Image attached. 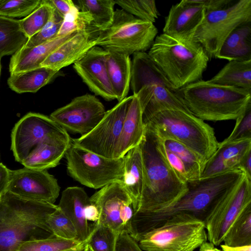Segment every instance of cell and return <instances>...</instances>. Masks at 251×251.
Segmentation results:
<instances>
[{"instance_id":"cell-40","label":"cell","mask_w":251,"mask_h":251,"mask_svg":"<svg viewBox=\"0 0 251 251\" xmlns=\"http://www.w3.org/2000/svg\"><path fill=\"white\" fill-rule=\"evenodd\" d=\"M117 236L109 228L94 224L86 244L93 251H115Z\"/></svg>"},{"instance_id":"cell-11","label":"cell","mask_w":251,"mask_h":251,"mask_svg":"<svg viewBox=\"0 0 251 251\" xmlns=\"http://www.w3.org/2000/svg\"><path fill=\"white\" fill-rule=\"evenodd\" d=\"M71 139L69 133L50 117L29 112L13 127L10 149L15 160L21 163L34 147L42 143Z\"/></svg>"},{"instance_id":"cell-47","label":"cell","mask_w":251,"mask_h":251,"mask_svg":"<svg viewBox=\"0 0 251 251\" xmlns=\"http://www.w3.org/2000/svg\"><path fill=\"white\" fill-rule=\"evenodd\" d=\"M234 0H197L204 6L206 11H213L223 8L233 2Z\"/></svg>"},{"instance_id":"cell-10","label":"cell","mask_w":251,"mask_h":251,"mask_svg":"<svg viewBox=\"0 0 251 251\" xmlns=\"http://www.w3.org/2000/svg\"><path fill=\"white\" fill-rule=\"evenodd\" d=\"M64 156L68 175L86 187L101 189L122 180L124 157L105 158L77 146L72 139Z\"/></svg>"},{"instance_id":"cell-1","label":"cell","mask_w":251,"mask_h":251,"mask_svg":"<svg viewBox=\"0 0 251 251\" xmlns=\"http://www.w3.org/2000/svg\"><path fill=\"white\" fill-rule=\"evenodd\" d=\"M245 176L240 170L187 182V190L179 198L161 208L134 213L131 228L134 237L161 226L173 216L188 214L204 222L219 201Z\"/></svg>"},{"instance_id":"cell-36","label":"cell","mask_w":251,"mask_h":251,"mask_svg":"<svg viewBox=\"0 0 251 251\" xmlns=\"http://www.w3.org/2000/svg\"><path fill=\"white\" fill-rule=\"evenodd\" d=\"M223 243L230 247L251 245V204L234 221L226 233Z\"/></svg>"},{"instance_id":"cell-9","label":"cell","mask_w":251,"mask_h":251,"mask_svg":"<svg viewBox=\"0 0 251 251\" xmlns=\"http://www.w3.org/2000/svg\"><path fill=\"white\" fill-rule=\"evenodd\" d=\"M249 22L251 0H234L223 8L206 11L191 40L203 47L210 60L216 58L222 44L235 28Z\"/></svg>"},{"instance_id":"cell-39","label":"cell","mask_w":251,"mask_h":251,"mask_svg":"<svg viewBox=\"0 0 251 251\" xmlns=\"http://www.w3.org/2000/svg\"><path fill=\"white\" fill-rule=\"evenodd\" d=\"M47 224L52 234L64 239L78 240L74 225L58 207L49 215Z\"/></svg>"},{"instance_id":"cell-44","label":"cell","mask_w":251,"mask_h":251,"mask_svg":"<svg viewBox=\"0 0 251 251\" xmlns=\"http://www.w3.org/2000/svg\"><path fill=\"white\" fill-rule=\"evenodd\" d=\"M251 139V104L236 119L235 125L229 135L221 143H226Z\"/></svg>"},{"instance_id":"cell-43","label":"cell","mask_w":251,"mask_h":251,"mask_svg":"<svg viewBox=\"0 0 251 251\" xmlns=\"http://www.w3.org/2000/svg\"><path fill=\"white\" fill-rule=\"evenodd\" d=\"M63 20V18L54 7L47 24L40 31L28 39L24 47H35L56 37Z\"/></svg>"},{"instance_id":"cell-29","label":"cell","mask_w":251,"mask_h":251,"mask_svg":"<svg viewBox=\"0 0 251 251\" xmlns=\"http://www.w3.org/2000/svg\"><path fill=\"white\" fill-rule=\"evenodd\" d=\"M59 72L48 68L40 67L10 75L7 84L11 89L18 93H35L50 82Z\"/></svg>"},{"instance_id":"cell-24","label":"cell","mask_w":251,"mask_h":251,"mask_svg":"<svg viewBox=\"0 0 251 251\" xmlns=\"http://www.w3.org/2000/svg\"><path fill=\"white\" fill-rule=\"evenodd\" d=\"M75 33L57 36L35 47H24L11 58L9 63L10 75L40 67L41 63L52 51Z\"/></svg>"},{"instance_id":"cell-2","label":"cell","mask_w":251,"mask_h":251,"mask_svg":"<svg viewBox=\"0 0 251 251\" xmlns=\"http://www.w3.org/2000/svg\"><path fill=\"white\" fill-rule=\"evenodd\" d=\"M57 208L54 203L5 193L0 199V251H17L25 242L52 235L47 220Z\"/></svg>"},{"instance_id":"cell-38","label":"cell","mask_w":251,"mask_h":251,"mask_svg":"<svg viewBox=\"0 0 251 251\" xmlns=\"http://www.w3.org/2000/svg\"><path fill=\"white\" fill-rule=\"evenodd\" d=\"M115 3L128 13L154 23L160 15L154 0H117Z\"/></svg>"},{"instance_id":"cell-32","label":"cell","mask_w":251,"mask_h":251,"mask_svg":"<svg viewBox=\"0 0 251 251\" xmlns=\"http://www.w3.org/2000/svg\"><path fill=\"white\" fill-rule=\"evenodd\" d=\"M28 39L21 28L19 20L0 16V58L16 53L25 46Z\"/></svg>"},{"instance_id":"cell-37","label":"cell","mask_w":251,"mask_h":251,"mask_svg":"<svg viewBox=\"0 0 251 251\" xmlns=\"http://www.w3.org/2000/svg\"><path fill=\"white\" fill-rule=\"evenodd\" d=\"M50 0H42L29 15L19 20L21 28L28 38L38 33L47 24L53 10Z\"/></svg>"},{"instance_id":"cell-35","label":"cell","mask_w":251,"mask_h":251,"mask_svg":"<svg viewBox=\"0 0 251 251\" xmlns=\"http://www.w3.org/2000/svg\"><path fill=\"white\" fill-rule=\"evenodd\" d=\"M85 244L78 240H70L53 234L48 237L25 242L17 251H78Z\"/></svg>"},{"instance_id":"cell-14","label":"cell","mask_w":251,"mask_h":251,"mask_svg":"<svg viewBox=\"0 0 251 251\" xmlns=\"http://www.w3.org/2000/svg\"><path fill=\"white\" fill-rule=\"evenodd\" d=\"M251 204V179L246 175L217 204L204 221L208 242L223 243L236 218Z\"/></svg>"},{"instance_id":"cell-21","label":"cell","mask_w":251,"mask_h":251,"mask_svg":"<svg viewBox=\"0 0 251 251\" xmlns=\"http://www.w3.org/2000/svg\"><path fill=\"white\" fill-rule=\"evenodd\" d=\"M89 202L90 198L83 188L72 186L63 190L57 205L74 225L78 240L85 244L94 225V224H90L85 215V208Z\"/></svg>"},{"instance_id":"cell-52","label":"cell","mask_w":251,"mask_h":251,"mask_svg":"<svg viewBox=\"0 0 251 251\" xmlns=\"http://www.w3.org/2000/svg\"><path fill=\"white\" fill-rule=\"evenodd\" d=\"M199 248V251H223L215 248L213 243L207 241L201 244Z\"/></svg>"},{"instance_id":"cell-51","label":"cell","mask_w":251,"mask_h":251,"mask_svg":"<svg viewBox=\"0 0 251 251\" xmlns=\"http://www.w3.org/2000/svg\"><path fill=\"white\" fill-rule=\"evenodd\" d=\"M223 251H251V245L237 247H230L224 244L220 245Z\"/></svg>"},{"instance_id":"cell-27","label":"cell","mask_w":251,"mask_h":251,"mask_svg":"<svg viewBox=\"0 0 251 251\" xmlns=\"http://www.w3.org/2000/svg\"><path fill=\"white\" fill-rule=\"evenodd\" d=\"M106 67L116 100L119 102L127 97L131 76L129 56L106 50Z\"/></svg>"},{"instance_id":"cell-30","label":"cell","mask_w":251,"mask_h":251,"mask_svg":"<svg viewBox=\"0 0 251 251\" xmlns=\"http://www.w3.org/2000/svg\"><path fill=\"white\" fill-rule=\"evenodd\" d=\"M209 82L251 92V60L229 61Z\"/></svg>"},{"instance_id":"cell-15","label":"cell","mask_w":251,"mask_h":251,"mask_svg":"<svg viewBox=\"0 0 251 251\" xmlns=\"http://www.w3.org/2000/svg\"><path fill=\"white\" fill-rule=\"evenodd\" d=\"M106 112L101 102L94 95L86 94L74 98L50 117L68 133L83 136L90 132Z\"/></svg>"},{"instance_id":"cell-45","label":"cell","mask_w":251,"mask_h":251,"mask_svg":"<svg viewBox=\"0 0 251 251\" xmlns=\"http://www.w3.org/2000/svg\"><path fill=\"white\" fill-rule=\"evenodd\" d=\"M115 251H144L137 242L127 232L119 233L117 237Z\"/></svg>"},{"instance_id":"cell-16","label":"cell","mask_w":251,"mask_h":251,"mask_svg":"<svg viewBox=\"0 0 251 251\" xmlns=\"http://www.w3.org/2000/svg\"><path fill=\"white\" fill-rule=\"evenodd\" d=\"M60 190L57 179L47 170L25 167L10 170L7 192L21 198L54 203Z\"/></svg>"},{"instance_id":"cell-55","label":"cell","mask_w":251,"mask_h":251,"mask_svg":"<svg viewBox=\"0 0 251 251\" xmlns=\"http://www.w3.org/2000/svg\"><path fill=\"white\" fill-rule=\"evenodd\" d=\"M78 251H84V248L81 249V250H79Z\"/></svg>"},{"instance_id":"cell-41","label":"cell","mask_w":251,"mask_h":251,"mask_svg":"<svg viewBox=\"0 0 251 251\" xmlns=\"http://www.w3.org/2000/svg\"><path fill=\"white\" fill-rule=\"evenodd\" d=\"M91 21L88 15L80 11L76 6L63 18L57 36H66L86 30L91 26Z\"/></svg>"},{"instance_id":"cell-53","label":"cell","mask_w":251,"mask_h":251,"mask_svg":"<svg viewBox=\"0 0 251 251\" xmlns=\"http://www.w3.org/2000/svg\"><path fill=\"white\" fill-rule=\"evenodd\" d=\"M84 251H93L89 245L85 244V247L84 248Z\"/></svg>"},{"instance_id":"cell-17","label":"cell","mask_w":251,"mask_h":251,"mask_svg":"<svg viewBox=\"0 0 251 251\" xmlns=\"http://www.w3.org/2000/svg\"><path fill=\"white\" fill-rule=\"evenodd\" d=\"M106 50L95 46L73 65V68L95 95L106 100L116 99L105 61Z\"/></svg>"},{"instance_id":"cell-18","label":"cell","mask_w":251,"mask_h":251,"mask_svg":"<svg viewBox=\"0 0 251 251\" xmlns=\"http://www.w3.org/2000/svg\"><path fill=\"white\" fill-rule=\"evenodd\" d=\"M205 12L204 6L197 0H182L171 7L163 33L179 40H191Z\"/></svg>"},{"instance_id":"cell-3","label":"cell","mask_w":251,"mask_h":251,"mask_svg":"<svg viewBox=\"0 0 251 251\" xmlns=\"http://www.w3.org/2000/svg\"><path fill=\"white\" fill-rule=\"evenodd\" d=\"M139 146L143 162L144 185L135 212L166 206L182 196L187 188V182L168 163L158 148L154 133L146 126L145 136Z\"/></svg>"},{"instance_id":"cell-26","label":"cell","mask_w":251,"mask_h":251,"mask_svg":"<svg viewBox=\"0 0 251 251\" xmlns=\"http://www.w3.org/2000/svg\"><path fill=\"white\" fill-rule=\"evenodd\" d=\"M71 140L42 143L34 147L21 164L25 167L36 170H47L54 168L65 156Z\"/></svg>"},{"instance_id":"cell-33","label":"cell","mask_w":251,"mask_h":251,"mask_svg":"<svg viewBox=\"0 0 251 251\" xmlns=\"http://www.w3.org/2000/svg\"><path fill=\"white\" fill-rule=\"evenodd\" d=\"M115 4V0H79L76 5L80 11L88 15L91 27L99 32L112 24Z\"/></svg>"},{"instance_id":"cell-34","label":"cell","mask_w":251,"mask_h":251,"mask_svg":"<svg viewBox=\"0 0 251 251\" xmlns=\"http://www.w3.org/2000/svg\"><path fill=\"white\" fill-rule=\"evenodd\" d=\"M157 137L166 149L175 153L180 158L185 167L188 181L201 178L204 164L193 151L176 140Z\"/></svg>"},{"instance_id":"cell-12","label":"cell","mask_w":251,"mask_h":251,"mask_svg":"<svg viewBox=\"0 0 251 251\" xmlns=\"http://www.w3.org/2000/svg\"><path fill=\"white\" fill-rule=\"evenodd\" d=\"M90 201L99 212V219L95 224L107 227L117 235L126 231L131 235L134 210L122 180L101 188L90 197Z\"/></svg>"},{"instance_id":"cell-48","label":"cell","mask_w":251,"mask_h":251,"mask_svg":"<svg viewBox=\"0 0 251 251\" xmlns=\"http://www.w3.org/2000/svg\"><path fill=\"white\" fill-rule=\"evenodd\" d=\"M10 170L0 163V199L7 192Z\"/></svg>"},{"instance_id":"cell-4","label":"cell","mask_w":251,"mask_h":251,"mask_svg":"<svg viewBox=\"0 0 251 251\" xmlns=\"http://www.w3.org/2000/svg\"><path fill=\"white\" fill-rule=\"evenodd\" d=\"M148 53L177 90L202 80L209 61L198 43L179 40L163 33L157 35Z\"/></svg>"},{"instance_id":"cell-42","label":"cell","mask_w":251,"mask_h":251,"mask_svg":"<svg viewBox=\"0 0 251 251\" xmlns=\"http://www.w3.org/2000/svg\"><path fill=\"white\" fill-rule=\"evenodd\" d=\"M41 0H0V16L25 18L37 8Z\"/></svg>"},{"instance_id":"cell-8","label":"cell","mask_w":251,"mask_h":251,"mask_svg":"<svg viewBox=\"0 0 251 251\" xmlns=\"http://www.w3.org/2000/svg\"><path fill=\"white\" fill-rule=\"evenodd\" d=\"M157 33L153 23L139 19L122 9H117L110 26L99 32L96 46L129 56L150 50Z\"/></svg>"},{"instance_id":"cell-56","label":"cell","mask_w":251,"mask_h":251,"mask_svg":"<svg viewBox=\"0 0 251 251\" xmlns=\"http://www.w3.org/2000/svg\"><path fill=\"white\" fill-rule=\"evenodd\" d=\"M0 158H1V155H0Z\"/></svg>"},{"instance_id":"cell-5","label":"cell","mask_w":251,"mask_h":251,"mask_svg":"<svg viewBox=\"0 0 251 251\" xmlns=\"http://www.w3.org/2000/svg\"><path fill=\"white\" fill-rule=\"evenodd\" d=\"M176 93L190 113L203 121L236 120L251 104V92L202 80Z\"/></svg>"},{"instance_id":"cell-50","label":"cell","mask_w":251,"mask_h":251,"mask_svg":"<svg viewBox=\"0 0 251 251\" xmlns=\"http://www.w3.org/2000/svg\"><path fill=\"white\" fill-rule=\"evenodd\" d=\"M239 170L242 171L248 178L251 179V150L243 157Z\"/></svg>"},{"instance_id":"cell-54","label":"cell","mask_w":251,"mask_h":251,"mask_svg":"<svg viewBox=\"0 0 251 251\" xmlns=\"http://www.w3.org/2000/svg\"><path fill=\"white\" fill-rule=\"evenodd\" d=\"M0 60H1V58H0V70H1V64H0Z\"/></svg>"},{"instance_id":"cell-31","label":"cell","mask_w":251,"mask_h":251,"mask_svg":"<svg viewBox=\"0 0 251 251\" xmlns=\"http://www.w3.org/2000/svg\"><path fill=\"white\" fill-rule=\"evenodd\" d=\"M150 99L143 111L145 124L154 114L164 110H178L190 113L176 92L161 85L153 84Z\"/></svg>"},{"instance_id":"cell-49","label":"cell","mask_w":251,"mask_h":251,"mask_svg":"<svg viewBox=\"0 0 251 251\" xmlns=\"http://www.w3.org/2000/svg\"><path fill=\"white\" fill-rule=\"evenodd\" d=\"M85 215L86 220L89 222L96 223L99 219V212L97 206L90 201L87 205L85 210Z\"/></svg>"},{"instance_id":"cell-19","label":"cell","mask_w":251,"mask_h":251,"mask_svg":"<svg viewBox=\"0 0 251 251\" xmlns=\"http://www.w3.org/2000/svg\"><path fill=\"white\" fill-rule=\"evenodd\" d=\"M96 32H99L92 27L76 32L52 51L40 67L59 71L74 64L96 46Z\"/></svg>"},{"instance_id":"cell-23","label":"cell","mask_w":251,"mask_h":251,"mask_svg":"<svg viewBox=\"0 0 251 251\" xmlns=\"http://www.w3.org/2000/svg\"><path fill=\"white\" fill-rule=\"evenodd\" d=\"M156 84L163 86L176 92L163 72L146 52L133 54L130 87L133 94H137L143 87Z\"/></svg>"},{"instance_id":"cell-28","label":"cell","mask_w":251,"mask_h":251,"mask_svg":"<svg viewBox=\"0 0 251 251\" xmlns=\"http://www.w3.org/2000/svg\"><path fill=\"white\" fill-rule=\"evenodd\" d=\"M216 58L229 61L251 60V22L238 26L228 35Z\"/></svg>"},{"instance_id":"cell-20","label":"cell","mask_w":251,"mask_h":251,"mask_svg":"<svg viewBox=\"0 0 251 251\" xmlns=\"http://www.w3.org/2000/svg\"><path fill=\"white\" fill-rule=\"evenodd\" d=\"M250 150L251 139L219 143L217 150L205 162L200 179L239 170L243 157Z\"/></svg>"},{"instance_id":"cell-6","label":"cell","mask_w":251,"mask_h":251,"mask_svg":"<svg viewBox=\"0 0 251 251\" xmlns=\"http://www.w3.org/2000/svg\"><path fill=\"white\" fill-rule=\"evenodd\" d=\"M145 125L159 137L171 139L183 145L204 164L219 146L212 127L191 113L183 111H159Z\"/></svg>"},{"instance_id":"cell-13","label":"cell","mask_w":251,"mask_h":251,"mask_svg":"<svg viewBox=\"0 0 251 251\" xmlns=\"http://www.w3.org/2000/svg\"><path fill=\"white\" fill-rule=\"evenodd\" d=\"M133 96L126 97L106 111L99 124L89 133L72 139L77 146L107 158H116L122 126Z\"/></svg>"},{"instance_id":"cell-25","label":"cell","mask_w":251,"mask_h":251,"mask_svg":"<svg viewBox=\"0 0 251 251\" xmlns=\"http://www.w3.org/2000/svg\"><path fill=\"white\" fill-rule=\"evenodd\" d=\"M122 182L133 202L134 212L138 207L144 185V167L139 145L124 156Z\"/></svg>"},{"instance_id":"cell-46","label":"cell","mask_w":251,"mask_h":251,"mask_svg":"<svg viewBox=\"0 0 251 251\" xmlns=\"http://www.w3.org/2000/svg\"><path fill=\"white\" fill-rule=\"evenodd\" d=\"M50 1L63 18L76 6L71 0H50Z\"/></svg>"},{"instance_id":"cell-22","label":"cell","mask_w":251,"mask_h":251,"mask_svg":"<svg viewBox=\"0 0 251 251\" xmlns=\"http://www.w3.org/2000/svg\"><path fill=\"white\" fill-rule=\"evenodd\" d=\"M132 96L117 146L116 158L123 157L128 151L139 145L145 136L142 107L137 95Z\"/></svg>"},{"instance_id":"cell-7","label":"cell","mask_w":251,"mask_h":251,"mask_svg":"<svg viewBox=\"0 0 251 251\" xmlns=\"http://www.w3.org/2000/svg\"><path fill=\"white\" fill-rule=\"evenodd\" d=\"M135 240L144 251H194L207 241V235L204 221L183 213L172 216Z\"/></svg>"}]
</instances>
